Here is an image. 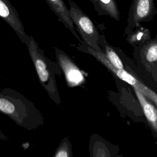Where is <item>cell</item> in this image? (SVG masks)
<instances>
[{"instance_id": "obj_1", "label": "cell", "mask_w": 157, "mask_h": 157, "mask_svg": "<svg viewBox=\"0 0 157 157\" xmlns=\"http://www.w3.org/2000/svg\"><path fill=\"white\" fill-rule=\"evenodd\" d=\"M0 112L29 131L38 129L45 123L42 113L34 103L10 88L0 89Z\"/></svg>"}, {"instance_id": "obj_2", "label": "cell", "mask_w": 157, "mask_h": 157, "mask_svg": "<svg viewBox=\"0 0 157 157\" xmlns=\"http://www.w3.org/2000/svg\"><path fill=\"white\" fill-rule=\"evenodd\" d=\"M133 48L136 64L122 50H115L123 63L144 83L157 92V34L145 43L133 46Z\"/></svg>"}, {"instance_id": "obj_3", "label": "cell", "mask_w": 157, "mask_h": 157, "mask_svg": "<svg viewBox=\"0 0 157 157\" xmlns=\"http://www.w3.org/2000/svg\"><path fill=\"white\" fill-rule=\"evenodd\" d=\"M26 47L36 69L39 83L50 98L59 105L61 98L56 85V75H60L62 73L59 65L45 55L44 50L39 47L33 36H30L29 42Z\"/></svg>"}, {"instance_id": "obj_4", "label": "cell", "mask_w": 157, "mask_h": 157, "mask_svg": "<svg viewBox=\"0 0 157 157\" xmlns=\"http://www.w3.org/2000/svg\"><path fill=\"white\" fill-rule=\"evenodd\" d=\"M90 54L102 64L113 75L139 90L149 100L157 105V92L144 83L126 64L124 63V69H118L111 64L102 52L91 49L90 51Z\"/></svg>"}, {"instance_id": "obj_5", "label": "cell", "mask_w": 157, "mask_h": 157, "mask_svg": "<svg viewBox=\"0 0 157 157\" xmlns=\"http://www.w3.org/2000/svg\"><path fill=\"white\" fill-rule=\"evenodd\" d=\"M68 1L70 17L81 36L82 40L94 50L102 52L99 44L101 34L92 20L73 0Z\"/></svg>"}, {"instance_id": "obj_6", "label": "cell", "mask_w": 157, "mask_h": 157, "mask_svg": "<svg viewBox=\"0 0 157 157\" xmlns=\"http://www.w3.org/2000/svg\"><path fill=\"white\" fill-rule=\"evenodd\" d=\"M156 13L154 0H132L128 12L125 34L139 26L141 22L152 20Z\"/></svg>"}, {"instance_id": "obj_7", "label": "cell", "mask_w": 157, "mask_h": 157, "mask_svg": "<svg viewBox=\"0 0 157 157\" xmlns=\"http://www.w3.org/2000/svg\"><path fill=\"white\" fill-rule=\"evenodd\" d=\"M57 63L64 74L67 85L74 88L85 84L86 73L80 69L72 59L60 48L55 47Z\"/></svg>"}, {"instance_id": "obj_8", "label": "cell", "mask_w": 157, "mask_h": 157, "mask_svg": "<svg viewBox=\"0 0 157 157\" xmlns=\"http://www.w3.org/2000/svg\"><path fill=\"white\" fill-rule=\"evenodd\" d=\"M0 17L11 27L21 42L27 45L30 36L26 33L18 13L9 0H0Z\"/></svg>"}, {"instance_id": "obj_9", "label": "cell", "mask_w": 157, "mask_h": 157, "mask_svg": "<svg viewBox=\"0 0 157 157\" xmlns=\"http://www.w3.org/2000/svg\"><path fill=\"white\" fill-rule=\"evenodd\" d=\"M132 88L147 121L154 136L157 139V105L149 100L139 90L136 88Z\"/></svg>"}, {"instance_id": "obj_10", "label": "cell", "mask_w": 157, "mask_h": 157, "mask_svg": "<svg viewBox=\"0 0 157 157\" xmlns=\"http://www.w3.org/2000/svg\"><path fill=\"white\" fill-rule=\"evenodd\" d=\"M51 10L58 17V21L63 23L66 28H67L74 36L78 40L79 42L82 41L79 36L77 34L74 25L70 17L69 8H67L63 0H45Z\"/></svg>"}, {"instance_id": "obj_11", "label": "cell", "mask_w": 157, "mask_h": 157, "mask_svg": "<svg viewBox=\"0 0 157 157\" xmlns=\"http://www.w3.org/2000/svg\"><path fill=\"white\" fill-rule=\"evenodd\" d=\"M90 1L99 15H107L116 21L120 20V12L115 0Z\"/></svg>"}, {"instance_id": "obj_12", "label": "cell", "mask_w": 157, "mask_h": 157, "mask_svg": "<svg viewBox=\"0 0 157 157\" xmlns=\"http://www.w3.org/2000/svg\"><path fill=\"white\" fill-rule=\"evenodd\" d=\"M99 44L101 48L102 52L113 67L118 69H124V65L121 57L116 51L115 48L112 47L107 42L104 36L102 34L100 36Z\"/></svg>"}, {"instance_id": "obj_13", "label": "cell", "mask_w": 157, "mask_h": 157, "mask_svg": "<svg viewBox=\"0 0 157 157\" xmlns=\"http://www.w3.org/2000/svg\"><path fill=\"white\" fill-rule=\"evenodd\" d=\"M92 137L90 144V152L91 156H113L111 153L110 144L105 140L102 141L101 137Z\"/></svg>"}, {"instance_id": "obj_14", "label": "cell", "mask_w": 157, "mask_h": 157, "mask_svg": "<svg viewBox=\"0 0 157 157\" xmlns=\"http://www.w3.org/2000/svg\"><path fill=\"white\" fill-rule=\"evenodd\" d=\"M131 32L126 34V40L132 45H138L145 43L151 39L150 31L141 25L134 28Z\"/></svg>"}, {"instance_id": "obj_15", "label": "cell", "mask_w": 157, "mask_h": 157, "mask_svg": "<svg viewBox=\"0 0 157 157\" xmlns=\"http://www.w3.org/2000/svg\"><path fill=\"white\" fill-rule=\"evenodd\" d=\"M53 157H72V145L67 137L63 138L57 149L56 150Z\"/></svg>"}, {"instance_id": "obj_16", "label": "cell", "mask_w": 157, "mask_h": 157, "mask_svg": "<svg viewBox=\"0 0 157 157\" xmlns=\"http://www.w3.org/2000/svg\"><path fill=\"white\" fill-rule=\"evenodd\" d=\"M0 140L5 142H7L9 140V137L6 134H4L1 130H0Z\"/></svg>"}]
</instances>
